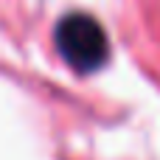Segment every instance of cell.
I'll use <instances>...</instances> for the list:
<instances>
[{
  "mask_svg": "<svg viewBox=\"0 0 160 160\" xmlns=\"http://www.w3.org/2000/svg\"><path fill=\"white\" fill-rule=\"evenodd\" d=\"M56 48L76 73L98 70L110 56V42L101 25L87 14H68L56 25Z\"/></svg>",
  "mask_w": 160,
  "mask_h": 160,
  "instance_id": "obj_1",
  "label": "cell"
}]
</instances>
